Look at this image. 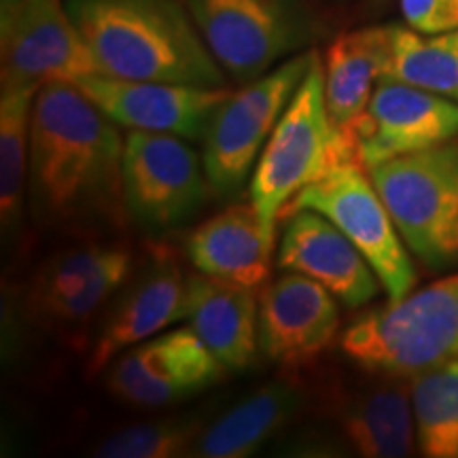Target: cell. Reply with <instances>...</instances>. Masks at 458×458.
I'll use <instances>...</instances> for the list:
<instances>
[{
	"label": "cell",
	"mask_w": 458,
	"mask_h": 458,
	"mask_svg": "<svg viewBox=\"0 0 458 458\" xmlns=\"http://www.w3.org/2000/svg\"><path fill=\"white\" fill-rule=\"evenodd\" d=\"M125 140L74 83L38 88L30 122L28 206L43 227L122 225Z\"/></svg>",
	"instance_id": "obj_1"
},
{
	"label": "cell",
	"mask_w": 458,
	"mask_h": 458,
	"mask_svg": "<svg viewBox=\"0 0 458 458\" xmlns=\"http://www.w3.org/2000/svg\"><path fill=\"white\" fill-rule=\"evenodd\" d=\"M100 74L227 88L213 51L179 0H66Z\"/></svg>",
	"instance_id": "obj_2"
},
{
	"label": "cell",
	"mask_w": 458,
	"mask_h": 458,
	"mask_svg": "<svg viewBox=\"0 0 458 458\" xmlns=\"http://www.w3.org/2000/svg\"><path fill=\"white\" fill-rule=\"evenodd\" d=\"M340 164H354L352 148L348 136L329 117L325 66L314 51L306 77L272 130L250 174V202L261 216L272 249L276 244L278 219L291 199Z\"/></svg>",
	"instance_id": "obj_3"
},
{
	"label": "cell",
	"mask_w": 458,
	"mask_h": 458,
	"mask_svg": "<svg viewBox=\"0 0 458 458\" xmlns=\"http://www.w3.org/2000/svg\"><path fill=\"white\" fill-rule=\"evenodd\" d=\"M458 274L354 318L340 335L348 359L371 374L414 376L454 354Z\"/></svg>",
	"instance_id": "obj_4"
},
{
	"label": "cell",
	"mask_w": 458,
	"mask_h": 458,
	"mask_svg": "<svg viewBox=\"0 0 458 458\" xmlns=\"http://www.w3.org/2000/svg\"><path fill=\"white\" fill-rule=\"evenodd\" d=\"M401 238L433 270L458 263V142H442L369 168Z\"/></svg>",
	"instance_id": "obj_5"
},
{
	"label": "cell",
	"mask_w": 458,
	"mask_h": 458,
	"mask_svg": "<svg viewBox=\"0 0 458 458\" xmlns=\"http://www.w3.org/2000/svg\"><path fill=\"white\" fill-rule=\"evenodd\" d=\"M221 68L240 83L301 54L317 34L308 0H185Z\"/></svg>",
	"instance_id": "obj_6"
},
{
	"label": "cell",
	"mask_w": 458,
	"mask_h": 458,
	"mask_svg": "<svg viewBox=\"0 0 458 458\" xmlns=\"http://www.w3.org/2000/svg\"><path fill=\"white\" fill-rule=\"evenodd\" d=\"M314 51L291 55L261 77L232 91L216 108L202 140L204 168L213 193L232 198L253 174L263 147L306 77Z\"/></svg>",
	"instance_id": "obj_7"
},
{
	"label": "cell",
	"mask_w": 458,
	"mask_h": 458,
	"mask_svg": "<svg viewBox=\"0 0 458 458\" xmlns=\"http://www.w3.org/2000/svg\"><path fill=\"white\" fill-rule=\"evenodd\" d=\"M295 210H314L334 223L374 267L388 301L411 293L416 284L414 266L380 193L369 176H365L363 165H334L303 187L283 216Z\"/></svg>",
	"instance_id": "obj_8"
},
{
	"label": "cell",
	"mask_w": 458,
	"mask_h": 458,
	"mask_svg": "<svg viewBox=\"0 0 458 458\" xmlns=\"http://www.w3.org/2000/svg\"><path fill=\"white\" fill-rule=\"evenodd\" d=\"M213 193L204 159L185 139L130 130L123 151V206L142 232L179 229Z\"/></svg>",
	"instance_id": "obj_9"
},
{
	"label": "cell",
	"mask_w": 458,
	"mask_h": 458,
	"mask_svg": "<svg viewBox=\"0 0 458 458\" xmlns=\"http://www.w3.org/2000/svg\"><path fill=\"white\" fill-rule=\"evenodd\" d=\"M3 85L74 83L100 74L83 34L60 0H15L0 7Z\"/></svg>",
	"instance_id": "obj_10"
},
{
	"label": "cell",
	"mask_w": 458,
	"mask_h": 458,
	"mask_svg": "<svg viewBox=\"0 0 458 458\" xmlns=\"http://www.w3.org/2000/svg\"><path fill=\"white\" fill-rule=\"evenodd\" d=\"M130 250L114 244L68 249L45 261L26 289L30 318L77 340L111 297L128 283Z\"/></svg>",
	"instance_id": "obj_11"
},
{
	"label": "cell",
	"mask_w": 458,
	"mask_h": 458,
	"mask_svg": "<svg viewBox=\"0 0 458 458\" xmlns=\"http://www.w3.org/2000/svg\"><path fill=\"white\" fill-rule=\"evenodd\" d=\"M344 134L354 164L369 170L458 136V102L382 77L365 113Z\"/></svg>",
	"instance_id": "obj_12"
},
{
	"label": "cell",
	"mask_w": 458,
	"mask_h": 458,
	"mask_svg": "<svg viewBox=\"0 0 458 458\" xmlns=\"http://www.w3.org/2000/svg\"><path fill=\"white\" fill-rule=\"evenodd\" d=\"M227 369L191 327L153 335L119 354L106 386L136 408H164L215 386Z\"/></svg>",
	"instance_id": "obj_13"
},
{
	"label": "cell",
	"mask_w": 458,
	"mask_h": 458,
	"mask_svg": "<svg viewBox=\"0 0 458 458\" xmlns=\"http://www.w3.org/2000/svg\"><path fill=\"white\" fill-rule=\"evenodd\" d=\"M74 85L117 125L199 142L216 108L232 94L227 88L130 81L106 74H89Z\"/></svg>",
	"instance_id": "obj_14"
},
{
	"label": "cell",
	"mask_w": 458,
	"mask_h": 458,
	"mask_svg": "<svg viewBox=\"0 0 458 458\" xmlns=\"http://www.w3.org/2000/svg\"><path fill=\"white\" fill-rule=\"evenodd\" d=\"M340 331L335 297L317 280L284 270L259 293V352L284 369L317 360Z\"/></svg>",
	"instance_id": "obj_15"
},
{
	"label": "cell",
	"mask_w": 458,
	"mask_h": 458,
	"mask_svg": "<svg viewBox=\"0 0 458 458\" xmlns=\"http://www.w3.org/2000/svg\"><path fill=\"white\" fill-rule=\"evenodd\" d=\"M185 306L187 278H182L179 261L172 250L156 249L102 323L89 348L85 376H98L128 348L185 318Z\"/></svg>",
	"instance_id": "obj_16"
},
{
	"label": "cell",
	"mask_w": 458,
	"mask_h": 458,
	"mask_svg": "<svg viewBox=\"0 0 458 458\" xmlns=\"http://www.w3.org/2000/svg\"><path fill=\"white\" fill-rule=\"evenodd\" d=\"M286 219L278 249L280 270L317 280L351 308L374 300L382 286L380 278L334 223L314 210H295Z\"/></svg>",
	"instance_id": "obj_17"
},
{
	"label": "cell",
	"mask_w": 458,
	"mask_h": 458,
	"mask_svg": "<svg viewBox=\"0 0 458 458\" xmlns=\"http://www.w3.org/2000/svg\"><path fill=\"white\" fill-rule=\"evenodd\" d=\"M185 320L227 371H244L259 352V300L253 289L193 274Z\"/></svg>",
	"instance_id": "obj_18"
},
{
	"label": "cell",
	"mask_w": 458,
	"mask_h": 458,
	"mask_svg": "<svg viewBox=\"0 0 458 458\" xmlns=\"http://www.w3.org/2000/svg\"><path fill=\"white\" fill-rule=\"evenodd\" d=\"M185 250L198 272L261 291L270 276L272 246L253 202L233 204L189 233Z\"/></svg>",
	"instance_id": "obj_19"
},
{
	"label": "cell",
	"mask_w": 458,
	"mask_h": 458,
	"mask_svg": "<svg viewBox=\"0 0 458 458\" xmlns=\"http://www.w3.org/2000/svg\"><path fill=\"white\" fill-rule=\"evenodd\" d=\"M306 388L295 377H278L257 388L204 428L191 456L249 458L283 433L306 408Z\"/></svg>",
	"instance_id": "obj_20"
},
{
	"label": "cell",
	"mask_w": 458,
	"mask_h": 458,
	"mask_svg": "<svg viewBox=\"0 0 458 458\" xmlns=\"http://www.w3.org/2000/svg\"><path fill=\"white\" fill-rule=\"evenodd\" d=\"M391 26L344 32L325 57V100L331 122L346 131L368 108L377 81L386 74Z\"/></svg>",
	"instance_id": "obj_21"
},
{
	"label": "cell",
	"mask_w": 458,
	"mask_h": 458,
	"mask_svg": "<svg viewBox=\"0 0 458 458\" xmlns=\"http://www.w3.org/2000/svg\"><path fill=\"white\" fill-rule=\"evenodd\" d=\"M335 418L344 439L359 456L403 458L416 448L411 397L401 385H380L352 394Z\"/></svg>",
	"instance_id": "obj_22"
},
{
	"label": "cell",
	"mask_w": 458,
	"mask_h": 458,
	"mask_svg": "<svg viewBox=\"0 0 458 458\" xmlns=\"http://www.w3.org/2000/svg\"><path fill=\"white\" fill-rule=\"evenodd\" d=\"M38 85H3L0 91V225L13 240L28 202L30 122Z\"/></svg>",
	"instance_id": "obj_23"
},
{
	"label": "cell",
	"mask_w": 458,
	"mask_h": 458,
	"mask_svg": "<svg viewBox=\"0 0 458 458\" xmlns=\"http://www.w3.org/2000/svg\"><path fill=\"white\" fill-rule=\"evenodd\" d=\"M410 397L422 454L458 458V357L411 376Z\"/></svg>",
	"instance_id": "obj_24"
},
{
	"label": "cell",
	"mask_w": 458,
	"mask_h": 458,
	"mask_svg": "<svg viewBox=\"0 0 458 458\" xmlns=\"http://www.w3.org/2000/svg\"><path fill=\"white\" fill-rule=\"evenodd\" d=\"M385 77L458 102V28L422 38L416 30L391 26V55Z\"/></svg>",
	"instance_id": "obj_25"
},
{
	"label": "cell",
	"mask_w": 458,
	"mask_h": 458,
	"mask_svg": "<svg viewBox=\"0 0 458 458\" xmlns=\"http://www.w3.org/2000/svg\"><path fill=\"white\" fill-rule=\"evenodd\" d=\"M204 431L198 418L140 422L108 435L94 454L102 458H179L191 456Z\"/></svg>",
	"instance_id": "obj_26"
},
{
	"label": "cell",
	"mask_w": 458,
	"mask_h": 458,
	"mask_svg": "<svg viewBox=\"0 0 458 458\" xmlns=\"http://www.w3.org/2000/svg\"><path fill=\"white\" fill-rule=\"evenodd\" d=\"M401 13L411 30L444 34L458 28V0H401Z\"/></svg>",
	"instance_id": "obj_27"
},
{
	"label": "cell",
	"mask_w": 458,
	"mask_h": 458,
	"mask_svg": "<svg viewBox=\"0 0 458 458\" xmlns=\"http://www.w3.org/2000/svg\"><path fill=\"white\" fill-rule=\"evenodd\" d=\"M11 3H15V0H0V7H7Z\"/></svg>",
	"instance_id": "obj_28"
},
{
	"label": "cell",
	"mask_w": 458,
	"mask_h": 458,
	"mask_svg": "<svg viewBox=\"0 0 458 458\" xmlns=\"http://www.w3.org/2000/svg\"><path fill=\"white\" fill-rule=\"evenodd\" d=\"M452 357H458V342H456V346H454V354H452Z\"/></svg>",
	"instance_id": "obj_29"
}]
</instances>
